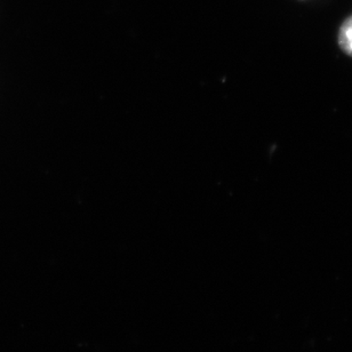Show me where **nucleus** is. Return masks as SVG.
Wrapping results in <instances>:
<instances>
[{"mask_svg":"<svg viewBox=\"0 0 352 352\" xmlns=\"http://www.w3.org/2000/svg\"><path fill=\"white\" fill-rule=\"evenodd\" d=\"M339 45L346 54L352 56V16L346 19L340 29Z\"/></svg>","mask_w":352,"mask_h":352,"instance_id":"obj_1","label":"nucleus"}]
</instances>
